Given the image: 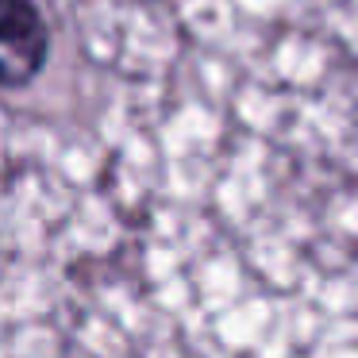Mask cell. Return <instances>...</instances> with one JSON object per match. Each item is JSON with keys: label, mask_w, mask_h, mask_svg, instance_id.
I'll list each match as a JSON object with an SVG mask.
<instances>
[{"label": "cell", "mask_w": 358, "mask_h": 358, "mask_svg": "<svg viewBox=\"0 0 358 358\" xmlns=\"http://www.w3.org/2000/svg\"><path fill=\"white\" fill-rule=\"evenodd\" d=\"M50 35L35 0H0V89H24L43 73Z\"/></svg>", "instance_id": "6da1fadb"}]
</instances>
